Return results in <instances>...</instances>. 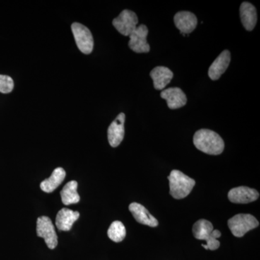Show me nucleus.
I'll return each mask as SVG.
<instances>
[{"instance_id": "15", "label": "nucleus", "mask_w": 260, "mask_h": 260, "mask_svg": "<svg viewBox=\"0 0 260 260\" xmlns=\"http://www.w3.org/2000/svg\"><path fill=\"white\" fill-rule=\"evenodd\" d=\"M80 213L78 211L62 208L58 212L56 218V225L59 230L69 232L73 223L79 218Z\"/></svg>"}, {"instance_id": "1", "label": "nucleus", "mask_w": 260, "mask_h": 260, "mask_svg": "<svg viewBox=\"0 0 260 260\" xmlns=\"http://www.w3.org/2000/svg\"><path fill=\"white\" fill-rule=\"evenodd\" d=\"M193 143L198 150L208 155H220L225 148L221 137L218 133L207 129L197 131L193 137Z\"/></svg>"}, {"instance_id": "7", "label": "nucleus", "mask_w": 260, "mask_h": 260, "mask_svg": "<svg viewBox=\"0 0 260 260\" xmlns=\"http://www.w3.org/2000/svg\"><path fill=\"white\" fill-rule=\"evenodd\" d=\"M37 232L38 237L44 238L49 249H55L58 244L57 235L49 217L42 216L38 218Z\"/></svg>"}, {"instance_id": "8", "label": "nucleus", "mask_w": 260, "mask_h": 260, "mask_svg": "<svg viewBox=\"0 0 260 260\" xmlns=\"http://www.w3.org/2000/svg\"><path fill=\"white\" fill-rule=\"evenodd\" d=\"M148 29L146 25H140L129 35V47L136 53H148L150 46L147 42Z\"/></svg>"}, {"instance_id": "5", "label": "nucleus", "mask_w": 260, "mask_h": 260, "mask_svg": "<svg viewBox=\"0 0 260 260\" xmlns=\"http://www.w3.org/2000/svg\"><path fill=\"white\" fill-rule=\"evenodd\" d=\"M72 30L75 42L80 51L85 54H89L93 49L94 42L91 32L86 26L79 23L72 25Z\"/></svg>"}, {"instance_id": "16", "label": "nucleus", "mask_w": 260, "mask_h": 260, "mask_svg": "<svg viewBox=\"0 0 260 260\" xmlns=\"http://www.w3.org/2000/svg\"><path fill=\"white\" fill-rule=\"evenodd\" d=\"M150 75L153 81L154 88L156 90L165 88L174 77L172 70L162 66L154 68L150 72Z\"/></svg>"}, {"instance_id": "3", "label": "nucleus", "mask_w": 260, "mask_h": 260, "mask_svg": "<svg viewBox=\"0 0 260 260\" xmlns=\"http://www.w3.org/2000/svg\"><path fill=\"white\" fill-rule=\"evenodd\" d=\"M170 186V194L174 199H184L190 194L195 185V181L179 170H173L168 177Z\"/></svg>"}, {"instance_id": "14", "label": "nucleus", "mask_w": 260, "mask_h": 260, "mask_svg": "<svg viewBox=\"0 0 260 260\" xmlns=\"http://www.w3.org/2000/svg\"><path fill=\"white\" fill-rule=\"evenodd\" d=\"M231 61V53L229 50L223 51L210 65L208 75L213 80H218L229 68Z\"/></svg>"}, {"instance_id": "2", "label": "nucleus", "mask_w": 260, "mask_h": 260, "mask_svg": "<svg viewBox=\"0 0 260 260\" xmlns=\"http://www.w3.org/2000/svg\"><path fill=\"white\" fill-rule=\"evenodd\" d=\"M193 235L199 240L206 242V244H202L205 249L216 250L220 246L218 238L221 237V233L218 230H213V224L205 219H200L194 224L192 228Z\"/></svg>"}, {"instance_id": "21", "label": "nucleus", "mask_w": 260, "mask_h": 260, "mask_svg": "<svg viewBox=\"0 0 260 260\" xmlns=\"http://www.w3.org/2000/svg\"><path fill=\"white\" fill-rule=\"evenodd\" d=\"M14 88V81L8 75H0V92L9 93Z\"/></svg>"}, {"instance_id": "11", "label": "nucleus", "mask_w": 260, "mask_h": 260, "mask_svg": "<svg viewBox=\"0 0 260 260\" xmlns=\"http://www.w3.org/2000/svg\"><path fill=\"white\" fill-rule=\"evenodd\" d=\"M174 20L176 27L184 36L191 34L198 25L196 15L190 12H179L174 16Z\"/></svg>"}, {"instance_id": "17", "label": "nucleus", "mask_w": 260, "mask_h": 260, "mask_svg": "<svg viewBox=\"0 0 260 260\" xmlns=\"http://www.w3.org/2000/svg\"><path fill=\"white\" fill-rule=\"evenodd\" d=\"M240 17L246 30L251 31L254 28L257 21V14L254 5L247 2L243 3L240 7Z\"/></svg>"}, {"instance_id": "10", "label": "nucleus", "mask_w": 260, "mask_h": 260, "mask_svg": "<svg viewBox=\"0 0 260 260\" xmlns=\"http://www.w3.org/2000/svg\"><path fill=\"white\" fill-rule=\"evenodd\" d=\"M124 122L125 114L121 113L116 116L108 129V140L109 144L113 148H116L121 144L124 137Z\"/></svg>"}, {"instance_id": "13", "label": "nucleus", "mask_w": 260, "mask_h": 260, "mask_svg": "<svg viewBox=\"0 0 260 260\" xmlns=\"http://www.w3.org/2000/svg\"><path fill=\"white\" fill-rule=\"evenodd\" d=\"M129 211L137 222L150 227H156L158 225L157 219L151 215L143 205L138 203H133L129 205Z\"/></svg>"}, {"instance_id": "19", "label": "nucleus", "mask_w": 260, "mask_h": 260, "mask_svg": "<svg viewBox=\"0 0 260 260\" xmlns=\"http://www.w3.org/2000/svg\"><path fill=\"white\" fill-rule=\"evenodd\" d=\"M78 185L76 181H71L63 187L60 192L63 204L70 205L79 203L80 196L77 191Z\"/></svg>"}, {"instance_id": "4", "label": "nucleus", "mask_w": 260, "mask_h": 260, "mask_svg": "<svg viewBox=\"0 0 260 260\" xmlns=\"http://www.w3.org/2000/svg\"><path fill=\"white\" fill-rule=\"evenodd\" d=\"M259 221L251 214H238L228 221V225L233 235L242 237L249 231L259 226Z\"/></svg>"}, {"instance_id": "9", "label": "nucleus", "mask_w": 260, "mask_h": 260, "mask_svg": "<svg viewBox=\"0 0 260 260\" xmlns=\"http://www.w3.org/2000/svg\"><path fill=\"white\" fill-rule=\"evenodd\" d=\"M228 198L233 203L247 204L257 200L259 198V193L256 189L247 186H239L231 189Z\"/></svg>"}, {"instance_id": "20", "label": "nucleus", "mask_w": 260, "mask_h": 260, "mask_svg": "<svg viewBox=\"0 0 260 260\" xmlns=\"http://www.w3.org/2000/svg\"><path fill=\"white\" fill-rule=\"evenodd\" d=\"M108 237L114 242H121L126 237V229L119 220L113 222L108 230Z\"/></svg>"}, {"instance_id": "18", "label": "nucleus", "mask_w": 260, "mask_h": 260, "mask_svg": "<svg viewBox=\"0 0 260 260\" xmlns=\"http://www.w3.org/2000/svg\"><path fill=\"white\" fill-rule=\"evenodd\" d=\"M66 177V172L62 168H56L51 174V177L41 183V189L44 192L51 193L55 190Z\"/></svg>"}, {"instance_id": "6", "label": "nucleus", "mask_w": 260, "mask_h": 260, "mask_svg": "<svg viewBox=\"0 0 260 260\" xmlns=\"http://www.w3.org/2000/svg\"><path fill=\"white\" fill-rule=\"evenodd\" d=\"M112 23L121 34L125 37H129L130 34L138 27V18L134 12L124 10L117 18L113 20Z\"/></svg>"}, {"instance_id": "12", "label": "nucleus", "mask_w": 260, "mask_h": 260, "mask_svg": "<svg viewBox=\"0 0 260 260\" xmlns=\"http://www.w3.org/2000/svg\"><path fill=\"white\" fill-rule=\"evenodd\" d=\"M162 99H165L170 109H177L184 107L187 102L185 93L179 88H170L160 93Z\"/></svg>"}]
</instances>
